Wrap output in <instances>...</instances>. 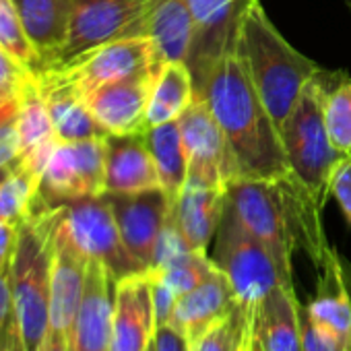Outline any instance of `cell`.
I'll use <instances>...</instances> for the list:
<instances>
[{
	"instance_id": "4",
	"label": "cell",
	"mask_w": 351,
	"mask_h": 351,
	"mask_svg": "<svg viewBox=\"0 0 351 351\" xmlns=\"http://www.w3.org/2000/svg\"><path fill=\"white\" fill-rule=\"evenodd\" d=\"M58 221L60 205L48 207L38 201L34 213L19 226L9 279L23 351H42L50 332V283Z\"/></svg>"
},
{
	"instance_id": "31",
	"label": "cell",
	"mask_w": 351,
	"mask_h": 351,
	"mask_svg": "<svg viewBox=\"0 0 351 351\" xmlns=\"http://www.w3.org/2000/svg\"><path fill=\"white\" fill-rule=\"evenodd\" d=\"M0 46L32 75L38 77L44 71L42 58L25 34L13 0H0Z\"/></svg>"
},
{
	"instance_id": "12",
	"label": "cell",
	"mask_w": 351,
	"mask_h": 351,
	"mask_svg": "<svg viewBox=\"0 0 351 351\" xmlns=\"http://www.w3.org/2000/svg\"><path fill=\"white\" fill-rule=\"evenodd\" d=\"M178 124L189 157V178L228 186L234 180V165L226 134L207 99L195 95Z\"/></svg>"
},
{
	"instance_id": "15",
	"label": "cell",
	"mask_w": 351,
	"mask_h": 351,
	"mask_svg": "<svg viewBox=\"0 0 351 351\" xmlns=\"http://www.w3.org/2000/svg\"><path fill=\"white\" fill-rule=\"evenodd\" d=\"M89 256H85L62 228L60 221L54 236V261H52V283H50V330L58 332L71 345L75 320L85 293Z\"/></svg>"
},
{
	"instance_id": "27",
	"label": "cell",
	"mask_w": 351,
	"mask_h": 351,
	"mask_svg": "<svg viewBox=\"0 0 351 351\" xmlns=\"http://www.w3.org/2000/svg\"><path fill=\"white\" fill-rule=\"evenodd\" d=\"M145 141L157 165L161 189L169 195V199H176L189 178V157L178 120L149 126L145 130Z\"/></svg>"
},
{
	"instance_id": "13",
	"label": "cell",
	"mask_w": 351,
	"mask_h": 351,
	"mask_svg": "<svg viewBox=\"0 0 351 351\" xmlns=\"http://www.w3.org/2000/svg\"><path fill=\"white\" fill-rule=\"evenodd\" d=\"M161 64L163 62L101 85L85 95L93 118L108 134H134L147 130V108Z\"/></svg>"
},
{
	"instance_id": "43",
	"label": "cell",
	"mask_w": 351,
	"mask_h": 351,
	"mask_svg": "<svg viewBox=\"0 0 351 351\" xmlns=\"http://www.w3.org/2000/svg\"><path fill=\"white\" fill-rule=\"evenodd\" d=\"M246 351H263L256 335H254V322H252V332H250V339H248V345H246Z\"/></svg>"
},
{
	"instance_id": "18",
	"label": "cell",
	"mask_w": 351,
	"mask_h": 351,
	"mask_svg": "<svg viewBox=\"0 0 351 351\" xmlns=\"http://www.w3.org/2000/svg\"><path fill=\"white\" fill-rule=\"evenodd\" d=\"M236 304L238 300L232 283L217 267V271H213L203 283L178 295L169 324L195 345L205 332L221 322Z\"/></svg>"
},
{
	"instance_id": "38",
	"label": "cell",
	"mask_w": 351,
	"mask_h": 351,
	"mask_svg": "<svg viewBox=\"0 0 351 351\" xmlns=\"http://www.w3.org/2000/svg\"><path fill=\"white\" fill-rule=\"evenodd\" d=\"M330 197L339 203L345 219L351 223V157H345L339 163V167L332 176Z\"/></svg>"
},
{
	"instance_id": "14",
	"label": "cell",
	"mask_w": 351,
	"mask_h": 351,
	"mask_svg": "<svg viewBox=\"0 0 351 351\" xmlns=\"http://www.w3.org/2000/svg\"><path fill=\"white\" fill-rule=\"evenodd\" d=\"M104 197L114 211L124 246L143 265V269H151L155 246L173 199H169L163 189L124 195L106 193Z\"/></svg>"
},
{
	"instance_id": "20",
	"label": "cell",
	"mask_w": 351,
	"mask_h": 351,
	"mask_svg": "<svg viewBox=\"0 0 351 351\" xmlns=\"http://www.w3.org/2000/svg\"><path fill=\"white\" fill-rule=\"evenodd\" d=\"M228 203L226 186L186 178L182 191L171 201V209L189 246L207 252L213 242Z\"/></svg>"
},
{
	"instance_id": "46",
	"label": "cell",
	"mask_w": 351,
	"mask_h": 351,
	"mask_svg": "<svg viewBox=\"0 0 351 351\" xmlns=\"http://www.w3.org/2000/svg\"><path fill=\"white\" fill-rule=\"evenodd\" d=\"M149 351H155V349H153V343H151V347H149Z\"/></svg>"
},
{
	"instance_id": "26",
	"label": "cell",
	"mask_w": 351,
	"mask_h": 351,
	"mask_svg": "<svg viewBox=\"0 0 351 351\" xmlns=\"http://www.w3.org/2000/svg\"><path fill=\"white\" fill-rule=\"evenodd\" d=\"M197 95L195 79L186 62H163L153 83L149 108H147V128L178 120Z\"/></svg>"
},
{
	"instance_id": "2",
	"label": "cell",
	"mask_w": 351,
	"mask_h": 351,
	"mask_svg": "<svg viewBox=\"0 0 351 351\" xmlns=\"http://www.w3.org/2000/svg\"><path fill=\"white\" fill-rule=\"evenodd\" d=\"M215 114L232 157L234 180H283L287 159L281 130L256 93L238 48L228 50L197 91Z\"/></svg>"
},
{
	"instance_id": "45",
	"label": "cell",
	"mask_w": 351,
	"mask_h": 351,
	"mask_svg": "<svg viewBox=\"0 0 351 351\" xmlns=\"http://www.w3.org/2000/svg\"><path fill=\"white\" fill-rule=\"evenodd\" d=\"M345 3H347V9L351 11V0H345Z\"/></svg>"
},
{
	"instance_id": "16",
	"label": "cell",
	"mask_w": 351,
	"mask_h": 351,
	"mask_svg": "<svg viewBox=\"0 0 351 351\" xmlns=\"http://www.w3.org/2000/svg\"><path fill=\"white\" fill-rule=\"evenodd\" d=\"M153 335L155 312L147 271L118 279L114 285L110 351H149Z\"/></svg>"
},
{
	"instance_id": "11",
	"label": "cell",
	"mask_w": 351,
	"mask_h": 351,
	"mask_svg": "<svg viewBox=\"0 0 351 351\" xmlns=\"http://www.w3.org/2000/svg\"><path fill=\"white\" fill-rule=\"evenodd\" d=\"M250 0H189L193 15V46L186 64L199 91L217 60L236 46L240 21Z\"/></svg>"
},
{
	"instance_id": "6",
	"label": "cell",
	"mask_w": 351,
	"mask_h": 351,
	"mask_svg": "<svg viewBox=\"0 0 351 351\" xmlns=\"http://www.w3.org/2000/svg\"><path fill=\"white\" fill-rule=\"evenodd\" d=\"M223 271L240 306L254 310L275 287L287 285L271 252L246 232L226 203L211 256ZM293 287V285H287Z\"/></svg>"
},
{
	"instance_id": "37",
	"label": "cell",
	"mask_w": 351,
	"mask_h": 351,
	"mask_svg": "<svg viewBox=\"0 0 351 351\" xmlns=\"http://www.w3.org/2000/svg\"><path fill=\"white\" fill-rule=\"evenodd\" d=\"M19 89V87H17ZM0 91V143L17 136V120H19V91Z\"/></svg>"
},
{
	"instance_id": "39",
	"label": "cell",
	"mask_w": 351,
	"mask_h": 351,
	"mask_svg": "<svg viewBox=\"0 0 351 351\" xmlns=\"http://www.w3.org/2000/svg\"><path fill=\"white\" fill-rule=\"evenodd\" d=\"M153 349L155 351H193V343L171 324H161L155 328L153 335Z\"/></svg>"
},
{
	"instance_id": "29",
	"label": "cell",
	"mask_w": 351,
	"mask_h": 351,
	"mask_svg": "<svg viewBox=\"0 0 351 351\" xmlns=\"http://www.w3.org/2000/svg\"><path fill=\"white\" fill-rule=\"evenodd\" d=\"M42 173L23 161L0 182V221L21 226L40 201Z\"/></svg>"
},
{
	"instance_id": "22",
	"label": "cell",
	"mask_w": 351,
	"mask_h": 351,
	"mask_svg": "<svg viewBox=\"0 0 351 351\" xmlns=\"http://www.w3.org/2000/svg\"><path fill=\"white\" fill-rule=\"evenodd\" d=\"M38 81L58 141L73 143L85 138H104L108 134L93 118L85 95L77 87L56 79L46 71L38 75Z\"/></svg>"
},
{
	"instance_id": "41",
	"label": "cell",
	"mask_w": 351,
	"mask_h": 351,
	"mask_svg": "<svg viewBox=\"0 0 351 351\" xmlns=\"http://www.w3.org/2000/svg\"><path fill=\"white\" fill-rule=\"evenodd\" d=\"M17 236H19V226L0 221V271L9 269L15 246H17Z\"/></svg>"
},
{
	"instance_id": "17",
	"label": "cell",
	"mask_w": 351,
	"mask_h": 351,
	"mask_svg": "<svg viewBox=\"0 0 351 351\" xmlns=\"http://www.w3.org/2000/svg\"><path fill=\"white\" fill-rule=\"evenodd\" d=\"M114 285L110 271L99 261L89 258L85 293L69 345L71 351H110Z\"/></svg>"
},
{
	"instance_id": "3",
	"label": "cell",
	"mask_w": 351,
	"mask_h": 351,
	"mask_svg": "<svg viewBox=\"0 0 351 351\" xmlns=\"http://www.w3.org/2000/svg\"><path fill=\"white\" fill-rule=\"evenodd\" d=\"M236 48L256 93L281 130L300 93L322 69L281 36L261 0H250L244 11Z\"/></svg>"
},
{
	"instance_id": "19",
	"label": "cell",
	"mask_w": 351,
	"mask_h": 351,
	"mask_svg": "<svg viewBox=\"0 0 351 351\" xmlns=\"http://www.w3.org/2000/svg\"><path fill=\"white\" fill-rule=\"evenodd\" d=\"M106 193H143L161 189V178L145 132L106 134Z\"/></svg>"
},
{
	"instance_id": "21",
	"label": "cell",
	"mask_w": 351,
	"mask_h": 351,
	"mask_svg": "<svg viewBox=\"0 0 351 351\" xmlns=\"http://www.w3.org/2000/svg\"><path fill=\"white\" fill-rule=\"evenodd\" d=\"M306 312L351 349V289L345 263L335 246L316 267V295L306 306Z\"/></svg>"
},
{
	"instance_id": "24",
	"label": "cell",
	"mask_w": 351,
	"mask_h": 351,
	"mask_svg": "<svg viewBox=\"0 0 351 351\" xmlns=\"http://www.w3.org/2000/svg\"><path fill=\"white\" fill-rule=\"evenodd\" d=\"M17 91L21 99L19 120H17L21 161L42 173L46 159L52 153L54 145L58 143V138H56L38 77L29 73L21 81Z\"/></svg>"
},
{
	"instance_id": "10",
	"label": "cell",
	"mask_w": 351,
	"mask_h": 351,
	"mask_svg": "<svg viewBox=\"0 0 351 351\" xmlns=\"http://www.w3.org/2000/svg\"><path fill=\"white\" fill-rule=\"evenodd\" d=\"M159 62L153 40L149 36H136L93 48L64 64L46 69V73L89 95L101 85L126 79Z\"/></svg>"
},
{
	"instance_id": "32",
	"label": "cell",
	"mask_w": 351,
	"mask_h": 351,
	"mask_svg": "<svg viewBox=\"0 0 351 351\" xmlns=\"http://www.w3.org/2000/svg\"><path fill=\"white\" fill-rule=\"evenodd\" d=\"M153 271L176 291V295H182L193 287H197L199 283H203L213 271H217V265L207 252L193 250L182 258Z\"/></svg>"
},
{
	"instance_id": "40",
	"label": "cell",
	"mask_w": 351,
	"mask_h": 351,
	"mask_svg": "<svg viewBox=\"0 0 351 351\" xmlns=\"http://www.w3.org/2000/svg\"><path fill=\"white\" fill-rule=\"evenodd\" d=\"M29 75L11 54H7L0 46V91H13L21 85V81Z\"/></svg>"
},
{
	"instance_id": "33",
	"label": "cell",
	"mask_w": 351,
	"mask_h": 351,
	"mask_svg": "<svg viewBox=\"0 0 351 351\" xmlns=\"http://www.w3.org/2000/svg\"><path fill=\"white\" fill-rule=\"evenodd\" d=\"M189 252H193V248L189 246L186 238L182 236V232L178 228V221H176L173 209L169 207L165 223H163L159 240H157V246H155V258H153L151 269H161V267H165V265H169L173 261L182 258Z\"/></svg>"
},
{
	"instance_id": "30",
	"label": "cell",
	"mask_w": 351,
	"mask_h": 351,
	"mask_svg": "<svg viewBox=\"0 0 351 351\" xmlns=\"http://www.w3.org/2000/svg\"><path fill=\"white\" fill-rule=\"evenodd\" d=\"M254 322V310L236 304V308L205 332L197 343V351H246Z\"/></svg>"
},
{
	"instance_id": "28",
	"label": "cell",
	"mask_w": 351,
	"mask_h": 351,
	"mask_svg": "<svg viewBox=\"0 0 351 351\" xmlns=\"http://www.w3.org/2000/svg\"><path fill=\"white\" fill-rule=\"evenodd\" d=\"M318 81L328 138L341 155L351 157V77L341 71H320Z\"/></svg>"
},
{
	"instance_id": "9",
	"label": "cell",
	"mask_w": 351,
	"mask_h": 351,
	"mask_svg": "<svg viewBox=\"0 0 351 351\" xmlns=\"http://www.w3.org/2000/svg\"><path fill=\"white\" fill-rule=\"evenodd\" d=\"M60 207L62 228L71 240L85 256L99 261L114 281L147 271L124 246L114 211L104 195L69 201Z\"/></svg>"
},
{
	"instance_id": "1",
	"label": "cell",
	"mask_w": 351,
	"mask_h": 351,
	"mask_svg": "<svg viewBox=\"0 0 351 351\" xmlns=\"http://www.w3.org/2000/svg\"><path fill=\"white\" fill-rule=\"evenodd\" d=\"M318 75L304 87L281 126L287 176L279 180L289 209L295 246L304 250L314 269L330 248L322 228V211L330 197L332 176L345 159L332 147L326 132Z\"/></svg>"
},
{
	"instance_id": "34",
	"label": "cell",
	"mask_w": 351,
	"mask_h": 351,
	"mask_svg": "<svg viewBox=\"0 0 351 351\" xmlns=\"http://www.w3.org/2000/svg\"><path fill=\"white\" fill-rule=\"evenodd\" d=\"M0 351H23L15 320L9 269L0 271Z\"/></svg>"
},
{
	"instance_id": "44",
	"label": "cell",
	"mask_w": 351,
	"mask_h": 351,
	"mask_svg": "<svg viewBox=\"0 0 351 351\" xmlns=\"http://www.w3.org/2000/svg\"><path fill=\"white\" fill-rule=\"evenodd\" d=\"M345 271H347V281H349V289H351V265L349 267L345 265Z\"/></svg>"
},
{
	"instance_id": "25",
	"label": "cell",
	"mask_w": 351,
	"mask_h": 351,
	"mask_svg": "<svg viewBox=\"0 0 351 351\" xmlns=\"http://www.w3.org/2000/svg\"><path fill=\"white\" fill-rule=\"evenodd\" d=\"M13 5L44 69L52 66L66 42L75 0H13Z\"/></svg>"
},
{
	"instance_id": "5",
	"label": "cell",
	"mask_w": 351,
	"mask_h": 351,
	"mask_svg": "<svg viewBox=\"0 0 351 351\" xmlns=\"http://www.w3.org/2000/svg\"><path fill=\"white\" fill-rule=\"evenodd\" d=\"M226 193L240 226L271 252L285 283L293 285L291 256L298 246L279 180L238 178L226 186Z\"/></svg>"
},
{
	"instance_id": "36",
	"label": "cell",
	"mask_w": 351,
	"mask_h": 351,
	"mask_svg": "<svg viewBox=\"0 0 351 351\" xmlns=\"http://www.w3.org/2000/svg\"><path fill=\"white\" fill-rule=\"evenodd\" d=\"M149 275V283H151V298H153V312H155V328L161 324H169L173 308H176V291L153 271L147 269Z\"/></svg>"
},
{
	"instance_id": "23",
	"label": "cell",
	"mask_w": 351,
	"mask_h": 351,
	"mask_svg": "<svg viewBox=\"0 0 351 351\" xmlns=\"http://www.w3.org/2000/svg\"><path fill=\"white\" fill-rule=\"evenodd\" d=\"M254 335L263 351H302V304L293 287H275L254 308Z\"/></svg>"
},
{
	"instance_id": "47",
	"label": "cell",
	"mask_w": 351,
	"mask_h": 351,
	"mask_svg": "<svg viewBox=\"0 0 351 351\" xmlns=\"http://www.w3.org/2000/svg\"><path fill=\"white\" fill-rule=\"evenodd\" d=\"M193 351H197V349H195V345H193Z\"/></svg>"
},
{
	"instance_id": "7",
	"label": "cell",
	"mask_w": 351,
	"mask_h": 351,
	"mask_svg": "<svg viewBox=\"0 0 351 351\" xmlns=\"http://www.w3.org/2000/svg\"><path fill=\"white\" fill-rule=\"evenodd\" d=\"M153 3L155 0H75L66 42L52 66L116 40L147 36Z\"/></svg>"
},
{
	"instance_id": "35",
	"label": "cell",
	"mask_w": 351,
	"mask_h": 351,
	"mask_svg": "<svg viewBox=\"0 0 351 351\" xmlns=\"http://www.w3.org/2000/svg\"><path fill=\"white\" fill-rule=\"evenodd\" d=\"M302 351H351L335 332L318 324L302 306Z\"/></svg>"
},
{
	"instance_id": "42",
	"label": "cell",
	"mask_w": 351,
	"mask_h": 351,
	"mask_svg": "<svg viewBox=\"0 0 351 351\" xmlns=\"http://www.w3.org/2000/svg\"><path fill=\"white\" fill-rule=\"evenodd\" d=\"M42 351H71V349H69V343H66V339H64V337H60L58 332L50 330Z\"/></svg>"
},
{
	"instance_id": "8",
	"label": "cell",
	"mask_w": 351,
	"mask_h": 351,
	"mask_svg": "<svg viewBox=\"0 0 351 351\" xmlns=\"http://www.w3.org/2000/svg\"><path fill=\"white\" fill-rule=\"evenodd\" d=\"M104 138L58 141L54 145L42 171L40 201L44 205L58 207L69 201L106 195Z\"/></svg>"
}]
</instances>
